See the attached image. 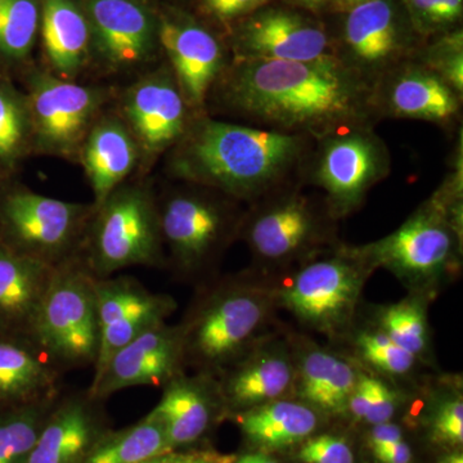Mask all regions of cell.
<instances>
[{"mask_svg": "<svg viewBox=\"0 0 463 463\" xmlns=\"http://www.w3.org/2000/svg\"><path fill=\"white\" fill-rule=\"evenodd\" d=\"M209 105L241 124L315 139L341 128L380 123L373 87L335 57L232 60L210 91Z\"/></svg>", "mask_w": 463, "mask_h": 463, "instance_id": "1", "label": "cell"}, {"mask_svg": "<svg viewBox=\"0 0 463 463\" xmlns=\"http://www.w3.org/2000/svg\"><path fill=\"white\" fill-rule=\"evenodd\" d=\"M373 452L381 463H411L412 461V450L404 439L388 447L374 449Z\"/></svg>", "mask_w": 463, "mask_h": 463, "instance_id": "45", "label": "cell"}, {"mask_svg": "<svg viewBox=\"0 0 463 463\" xmlns=\"http://www.w3.org/2000/svg\"><path fill=\"white\" fill-rule=\"evenodd\" d=\"M343 14L340 35L331 38L332 56L370 87L413 60L425 42L395 0H368Z\"/></svg>", "mask_w": 463, "mask_h": 463, "instance_id": "12", "label": "cell"}, {"mask_svg": "<svg viewBox=\"0 0 463 463\" xmlns=\"http://www.w3.org/2000/svg\"><path fill=\"white\" fill-rule=\"evenodd\" d=\"M183 373H185V365L178 325L164 322L143 332L118 350L106 365L99 380L87 390L91 397L106 402L125 389L137 386L163 388Z\"/></svg>", "mask_w": 463, "mask_h": 463, "instance_id": "17", "label": "cell"}, {"mask_svg": "<svg viewBox=\"0 0 463 463\" xmlns=\"http://www.w3.org/2000/svg\"><path fill=\"white\" fill-rule=\"evenodd\" d=\"M225 410L240 411L279 401L297 381V367L281 345L250 350L218 376Z\"/></svg>", "mask_w": 463, "mask_h": 463, "instance_id": "22", "label": "cell"}, {"mask_svg": "<svg viewBox=\"0 0 463 463\" xmlns=\"http://www.w3.org/2000/svg\"><path fill=\"white\" fill-rule=\"evenodd\" d=\"M358 347L367 364L392 376L407 374L416 364L417 356L397 345L383 331L364 332L358 337Z\"/></svg>", "mask_w": 463, "mask_h": 463, "instance_id": "37", "label": "cell"}, {"mask_svg": "<svg viewBox=\"0 0 463 463\" xmlns=\"http://www.w3.org/2000/svg\"><path fill=\"white\" fill-rule=\"evenodd\" d=\"M377 381L379 379L376 377L359 373L355 388L347 403V412L352 413L355 419L364 420L367 416L376 392Z\"/></svg>", "mask_w": 463, "mask_h": 463, "instance_id": "43", "label": "cell"}, {"mask_svg": "<svg viewBox=\"0 0 463 463\" xmlns=\"http://www.w3.org/2000/svg\"><path fill=\"white\" fill-rule=\"evenodd\" d=\"M42 0H0V58L20 61L32 52Z\"/></svg>", "mask_w": 463, "mask_h": 463, "instance_id": "32", "label": "cell"}, {"mask_svg": "<svg viewBox=\"0 0 463 463\" xmlns=\"http://www.w3.org/2000/svg\"><path fill=\"white\" fill-rule=\"evenodd\" d=\"M236 458V455L215 449H190L174 450L141 463H233Z\"/></svg>", "mask_w": 463, "mask_h": 463, "instance_id": "42", "label": "cell"}, {"mask_svg": "<svg viewBox=\"0 0 463 463\" xmlns=\"http://www.w3.org/2000/svg\"><path fill=\"white\" fill-rule=\"evenodd\" d=\"M137 157L136 138L120 120L105 118L91 127L84 139L83 164L93 190L94 207L123 185Z\"/></svg>", "mask_w": 463, "mask_h": 463, "instance_id": "25", "label": "cell"}, {"mask_svg": "<svg viewBox=\"0 0 463 463\" xmlns=\"http://www.w3.org/2000/svg\"><path fill=\"white\" fill-rule=\"evenodd\" d=\"M63 374L32 340L0 335V410L60 397Z\"/></svg>", "mask_w": 463, "mask_h": 463, "instance_id": "24", "label": "cell"}, {"mask_svg": "<svg viewBox=\"0 0 463 463\" xmlns=\"http://www.w3.org/2000/svg\"><path fill=\"white\" fill-rule=\"evenodd\" d=\"M380 331L417 358L428 347V319L425 310L417 300L405 298L383 307L380 315Z\"/></svg>", "mask_w": 463, "mask_h": 463, "instance_id": "33", "label": "cell"}, {"mask_svg": "<svg viewBox=\"0 0 463 463\" xmlns=\"http://www.w3.org/2000/svg\"><path fill=\"white\" fill-rule=\"evenodd\" d=\"M403 440V432L395 423L385 422L373 426L370 435H368V444L371 449H380V448L388 447L390 444Z\"/></svg>", "mask_w": 463, "mask_h": 463, "instance_id": "44", "label": "cell"}, {"mask_svg": "<svg viewBox=\"0 0 463 463\" xmlns=\"http://www.w3.org/2000/svg\"><path fill=\"white\" fill-rule=\"evenodd\" d=\"M94 206L52 199L26 190L0 201L3 243L51 265L80 257Z\"/></svg>", "mask_w": 463, "mask_h": 463, "instance_id": "11", "label": "cell"}, {"mask_svg": "<svg viewBox=\"0 0 463 463\" xmlns=\"http://www.w3.org/2000/svg\"><path fill=\"white\" fill-rule=\"evenodd\" d=\"M233 463H279L270 458V457L263 455V453H251V455H246L236 458Z\"/></svg>", "mask_w": 463, "mask_h": 463, "instance_id": "47", "label": "cell"}, {"mask_svg": "<svg viewBox=\"0 0 463 463\" xmlns=\"http://www.w3.org/2000/svg\"><path fill=\"white\" fill-rule=\"evenodd\" d=\"M187 184L157 201L161 236L174 272L201 281L239 237L245 210L221 192Z\"/></svg>", "mask_w": 463, "mask_h": 463, "instance_id": "4", "label": "cell"}, {"mask_svg": "<svg viewBox=\"0 0 463 463\" xmlns=\"http://www.w3.org/2000/svg\"><path fill=\"white\" fill-rule=\"evenodd\" d=\"M298 458L304 463H354L352 448L334 435L307 438L298 450Z\"/></svg>", "mask_w": 463, "mask_h": 463, "instance_id": "39", "label": "cell"}, {"mask_svg": "<svg viewBox=\"0 0 463 463\" xmlns=\"http://www.w3.org/2000/svg\"><path fill=\"white\" fill-rule=\"evenodd\" d=\"M90 35L114 70L142 65L158 44V21L138 0H84Z\"/></svg>", "mask_w": 463, "mask_h": 463, "instance_id": "19", "label": "cell"}, {"mask_svg": "<svg viewBox=\"0 0 463 463\" xmlns=\"http://www.w3.org/2000/svg\"><path fill=\"white\" fill-rule=\"evenodd\" d=\"M276 298L249 279H228L200 292L179 323L185 370L218 377L254 347Z\"/></svg>", "mask_w": 463, "mask_h": 463, "instance_id": "3", "label": "cell"}, {"mask_svg": "<svg viewBox=\"0 0 463 463\" xmlns=\"http://www.w3.org/2000/svg\"><path fill=\"white\" fill-rule=\"evenodd\" d=\"M94 281L80 257L58 265L39 307L32 341L61 373L96 364L100 327Z\"/></svg>", "mask_w": 463, "mask_h": 463, "instance_id": "7", "label": "cell"}, {"mask_svg": "<svg viewBox=\"0 0 463 463\" xmlns=\"http://www.w3.org/2000/svg\"><path fill=\"white\" fill-rule=\"evenodd\" d=\"M298 264L277 300L312 330L340 334L352 322L373 269L353 246L335 245Z\"/></svg>", "mask_w": 463, "mask_h": 463, "instance_id": "10", "label": "cell"}, {"mask_svg": "<svg viewBox=\"0 0 463 463\" xmlns=\"http://www.w3.org/2000/svg\"><path fill=\"white\" fill-rule=\"evenodd\" d=\"M158 44L188 108L203 114L210 91L232 61L223 43L190 17L165 16L158 21Z\"/></svg>", "mask_w": 463, "mask_h": 463, "instance_id": "16", "label": "cell"}, {"mask_svg": "<svg viewBox=\"0 0 463 463\" xmlns=\"http://www.w3.org/2000/svg\"><path fill=\"white\" fill-rule=\"evenodd\" d=\"M439 463H463V456L461 452L456 450V452L448 453Z\"/></svg>", "mask_w": 463, "mask_h": 463, "instance_id": "49", "label": "cell"}, {"mask_svg": "<svg viewBox=\"0 0 463 463\" xmlns=\"http://www.w3.org/2000/svg\"><path fill=\"white\" fill-rule=\"evenodd\" d=\"M354 365L341 356L312 347L297 367L298 394L307 404L326 413L347 412L350 395L358 381Z\"/></svg>", "mask_w": 463, "mask_h": 463, "instance_id": "28", "label": "cell"}, {"mask_svg": "<svg viewBox=\"0 0 463 463\" xmlns=\"http://www.w3.org/2000/svg\"><path fill=\"white\" fill-rule=\"evenodd\" d=\"M288 5L295 8H301L310 14H319L330 5V0H285Z\"/></svg>", "mask_w": 463, "mask_h": 463, "instance_id": "46", "label": "cell"}, {"mask_svg": "<svg viewBox=\"0 0 463 463\" xmlns=\"http://www.w3.org/2000/svg\"><path fill=\"white\" fill-rule=\"evenodd\" d=\"M398 404V392L386 385L383 381L379 380L377 381L373 405H371L364 421L373 426L390 422L394 413L397 412Z\"/></svg>", "mask_w": 463, "mask_h": 463, "instance_id": "41", "label": "cell"}, {"mask_svg": "<svg viewBox=\"0 0 463 463\" xmlns=\"http://www.w3.org/2000/svg\"><path fill=\"white\" fill-rule=\"evenodd\" d=\"M42 33L54 71L61 79L74 78L87 60L91 42L84 9L75 0H43Z\"/></svg>", "mask_w": 463, "mask_h": 463, "instance_id": "26", "label": "cell"}, {"mask_svg": "<svg viewBox=\"0 0 463 463\" xmlns=\"http://www.w3.org/2000/svg\"><path fill=\"white\" fill-rule=\"evenodd\" d=\"M371 269L383 268L408 286L430 288L452 272L462 251V215L432 194L398 230L353 246Z\"/></svg>", "mask_w": 463, "mask_h": 463, "instance_id": "8", "label": "cell"}, {"mask_svg": "<svg viewBox=\"0 0 463 463\" xmlns=\"http://www.w3.org/2000/svg\"><path fill=\"white\" fill-rule=\"evenodd\" d=\"M379 120L411 118L434 124L447 133L462 128L463 97L416 57L383 76L373 87Z\"/></svg>", "mask_w": 463, "mask_h": 463, "instance_id": "15", "label": "cell"}, {"mask_svg": "<svg viewBox=\"0 0 463 463\" xmlns=\"http://www.w3.org/2000/svg\"><path fill=\"white\" fill-rule=\"evenodd\" d=\"M96 279L130 267L165 264L156 197L141 185H120L94 207L80 252Z\"/></svg>", "mask_w": 463, "mask_h": 463, "instance_id": "5", "label": "cell"}, {"mask_svg": "<svg viewBox=\"0 0 463 463\" xmlns=\"http://www.w3.org/2000/svg\"><path fill=\"white\" fill-rule=\"evenodd\" d=\"M30 133L27 103L9 85L0 83V163L20 156Z\"/></svg>", "mask_w": 463, "mask_h": 463, "instance_id": "34", "label": "cell"}, {"mask_svg": "<svg viewBox=\"0 0 463 463\" xmlns=\"http://www.w3.org/2000/svg\"><path fill=\"white\" fill-rule=\"evenodd\" d=\"M124 106L130 132L149 155L173 148L196 115L188 108L170 67L157 70L133 85Z\"/></svg>", "mask_w": 463, "mask_h": 463, "instance_id": "18", "label": "cell"}, {"mask_svg": "<svg viewBox=\"0 0 463 463\" xmlns=\"http://www.w3.org/2000/svg\"><path fill=\"white\" fill-rule=\"evenodd\" d=\"M431 439L437 444L461 447L463 443V401L458 395L439 404L431 420Z\"/></svg>", "mask_w": 463, "mask_h": 463, "instance_id": "38", "label": "cell"}, {"mask_svg": "<svg viewBox=\"0 0 463 463\" xmlns=\"http://www.w3.org/2000/svg\"><path fill=\"white\" fill-rule=\"evenodd\" d=\"M414 32L426 41L432 35L452 32L461 21L463 0H402Z\"/></svg>", "mask_w": 463, "mask_h": 463, "instance_id": "36", "label": "cell"}, {"mask_svg": "<svg viewBox=\"0 0 463 463\" xmlns=\"http://www.w3.org/2000/svg\"><path fill=\"white\" fill-rule=\"evenodd\" d=\"M294 184L250 203L239 237L268 268L301 263L336 245L335 222L323 199Z\"/></svg>", "mask_w": 463, "mask_h": 463, "instance_id": "6", "label": "cell"}, {"mask_svg": "<svg viewBox=\"0 0 463 463\" xmlns=\"http://www.w3.org/2000/svg\"><path fill=\"white\" fill-rule=\"evenodd\" d=\"M236 422L250 443L276 450L307 440L316 430L318 417L309 404L279 399L240 411Z\"/></svg>", "mask_w": 463, "mask_h": 463, "instance_id": "27", "label": "cell"}, {"mask_svg": "<svg viewBox=\"0 0 463 463\" xmlns=\"http://www.w3.org/2000/svg\"><path fill=\"white\" fill-rule=\"evenodd\" d=\"M416 60L430 69L439 78L463 97V35L452 30L438 35L434 41L423 42Z\"/></svg>", "mask_w": 463, "mask_h": 463, "instance_id": "35", "label": "cell"}, {"mask_svg": "<svg viewBox=\"0 0 463 463\" xmlns=\"http://www.w3.org/2000/svg\"><path fill=\"white\" fill-rule=\"evenodd\" d=\"M374 128L352 125L315 139L304 184L322 192L336 221L364 205L368 192L392 172L388 145Z\"/></svg>", "mask_w": 463, "mask_h": 463, "instance_id": "9", "label": "cell"}, {"mask_svg": "<svg viewBox=\"0 0 463 463\" xmlns=\"http://www.w3.org/2000/svg\"><path fill=\"white\" fill-rule=\"evenodd\" d=\"M105 401L88 390H63L25 463H83L109 431Z\"/></svg>", "mask_w": 463, "mask_h": 463, "instance_id": "20", "label": "cell"}, {"mask_svg": "<svg viewBox=\"0 0 463 463\" xmlns=\"http://www.w3.org/2000/svg\"><path fill=\"white\" fill-rule=\"evenodd\" d=\"M170 452L164 423L151 411L129 428L106 431L83 463H141Z\"/></svg>", "mask_w": 463, "mask_h": 463, "instance_id": "29", "label": "cell"}, {"mask_svg": "<svg viewBox=\"0 0 463 463\" xmlns=\"http://www.w3.org/2000/svg\"><path fill=\"white\" fill-rule=\"evenodd\" d=\"M155 413L164 423L174 450L200 440L225 410L218 377L183 373L163 386Z\"/></svg>", "mask_w": 463, "mask_h": 463, "instance_id": "21", "label": "cell"}, {"mask_svg": "<svg viewBox=\"0 0 463 463\" xmlns=\"http://www.w3.org/2000/svg\"><path fill=\"white\" fill-rule=\"evenodd\" d=\"M315 138L196 114L172 148L174 178L252 203L304 184ZM306 185V184H304Z\"/></svg>", "mask_w": 463, "mask_h": 463, "instance_id": "2", "label": "cell"}, {"mask_svg": "<svg viewBox=\"0 0 463 463\" xmlns=\"http://www.w3.org/2000/svg\"><path fill=\"white\" fill-rule=\"evenodd\" d=\"M32 132L43 151L67 155L88 136L102 93L47 74L33 76L27 100Z\"/></svg>", "mask_w": 463, "mask_h": 463, "instance_id": "14", "label": "cell"}, {"mask_svg": "<svg viewBox=\"0 0 463 463\" xmlns=\"http://www.w3.org/2000/svg\"><path fill=\"white\" fill-rule=\"evenodd\" d=\"M331 33L317 18L267 5L236 24L232 60L316 61L332 56Z\"/></svg>", "mask_w": 463, "mask_h": 463, "instance_id": "13", "label": "cell"}, {"mask_svg": "<svg viewBox=\"0 0 463 463\" xmlns=\"http://www.w3.org/2000/svg\"><path fill=\"white\" fill-rule=\"evenodd\" d=\"M97 309L100 332L112 323L136 315L141 310L161 306L173 297L149 291L142 282L130 276H111L96 279Z\"/></svg>", "mask_w": 463, "mask_h": 463, "instance_id": "30", "label": "cell"}, {"mask_svg": "<svg viewBox=\"0 0 463 463\" xmlns=\"http://www.w3.org/2000/svg\"><path fill=\"white\" fill-rule=\"evenodd\" d=\"M54 269L0 241V335L32 340Z\"/></svg>", "mask_w": 463, "mask_h": 463, "instance_id": "23", "label": "cell"}, {"mask_svg": "<svg viewBox=\"0 0 463 463\" xmlns=\"http://www.w3.org/2000/svg\"><path fill=\"white\" fill-rule=\"evenodd\" d=\"M365 2H368V0H330L331 5H334V7H336L341 12L349 11V9Z\"/></svg>", "mask_w": 463, "mask_h": 463, "instance_id": "48", "label": "cell"}, {"mask_svg": "<svg viewBox=\"0 0 463 463\" xmlns=\"http://www.w3.org/2000/svg\"><path fill=\"white\" fill-rule=\"evenodd\" d=\"M58 398L0 410V463L26 462Z\"/></svg>", "mask_w": 463, "mask_h": 463, "instance_id": "31", "label": "cell"}, {"mask_svg": "<svg viewBox=\"0 0 463 463\" xmlns=\"http://www.w3.org/2000/svg\"><path fill=\"white\" fill-rule=\"evenodd\" d=\"M270 2L272 0H201V11L216 23L231 25Z\"/></svg>", "mask_w": 463, "mask_h": 463, "instance_id": "40", "label": "cell"}]
</instances>
